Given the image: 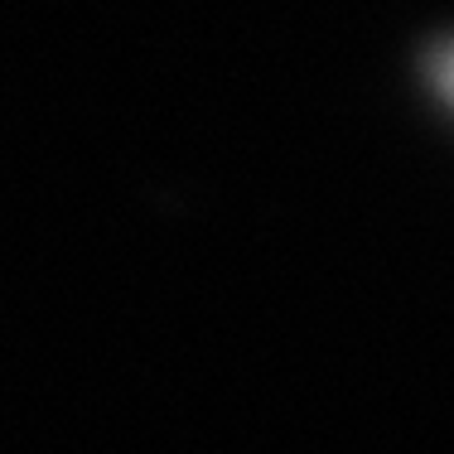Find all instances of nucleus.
I'll return each mask as SVG.
<instances>
[{"instance_id": "f257e3e1", "label": "nucleus", "mask_w": 454, "mask_h": 454, "mask_svg": "<svg viewBox=\"0 0 454 454\" xmlns=\"http://www.w3.org/2000/svg\"><path fill=\"white\" fill-rule=\"evenodd\" d=\"M440 78H445V92L454 97V53H445V68H440Z\"/></svg>"}]
</instances>
